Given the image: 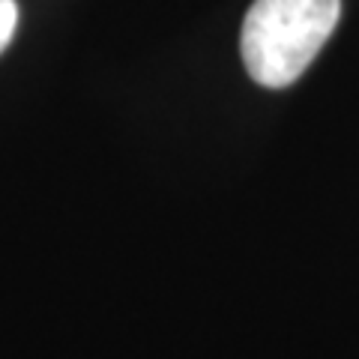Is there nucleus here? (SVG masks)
Returning <instances> with one entry per match:
<instances>
[{
  "label": "nucleus",
  "mask_w": 359,
  "mask_h": 359,
  "mask_svg": "<svg viewBox=\"0 0 359 359\" xmlns=\"http://www.w3.org/2000/svg\"><path fill=\"white\" fill-rule=\"evenodd\" d=\"M341 0H255L243 25L245 69L264 87H287L332 36Z\"/></svg>",
  "instance_id": "nucleus-1"
},
{
  "label": "nucleus",
  "mask_w": 359,
  "mask_h": 359,
  "mask_svg": "<svg viewBox=\"0 0 359 359\" xmlns=\"http://www.w3.org/2000/svg\"><path fill=\"white\" fill-rule=\"evenodd\" d=\"M15 25H18V6L15 0H0V51L9 45L15 33Z\"/></svg>",
  "instance_id": "nucleus-2"
}]
</instances>
